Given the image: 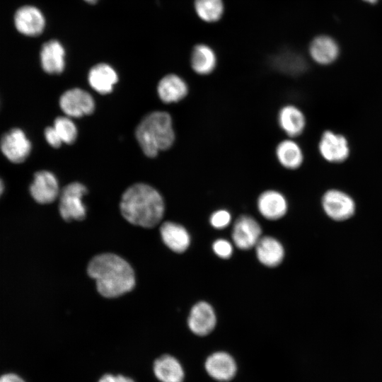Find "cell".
<instances>
[{"label":"cell","mask_w":382,"mask_h":382,"mask_svg":"<svg viewBox=\"0 0 382 382\" xmlns=\"http://www.w3.org/2000/svg\"><path fill=\"white\" fill-rule=\"evenodd\" d=\"M88 274L96 280L97 290L105 298H115L132 291L135 276L131 265L113 253L93 257L87 267Z\"/></svg>","instance_id":"obj_1"},{"label":"cell","mask_w":382,"mask_h":382,"mask_svg":"<svg viewBox=\"0 0 382 382\" xmlns=\"http://www.w3.org/2000/svg\"><path fill=\"white\" fill-rule=\"evenodd\" d=\"M120 208L123 217L130 224L152 228L162 219L165 204L155 188L145 183H136L124 192Z\"/></svg>","instance_id":"obj_2"},{"label":"cell","mask_w":382,"mask_h":382,"mask_svg":"<svg viewBox=\"0 0 382 382\" xmlns=\"http://www.w3.org/2000/svg\"><path fill=\"white\" fill-rule=\"evenodd\" d=\"M135 137L143 153L149 158L169 149L175 139L171 116L164 111L149 113L137 125Z\"/></svg>","instance_id":"obj_3"},{"label":"cell","mask_w":382,"mask_h":382,"mask_svg":"<svg viewBox=\"0 0 382 382\" xmlns=\"http://www.w3.org/2000/svg\"><path fill=\"white\" fill-rule=\"evenodd\" d=\"M87 193L85 185L73 182L66 185L59 193V212L66 221H81L86 216L83 197Z\"/></svg>","instance_id":"obj_4"},{"label":"cell","mask_w":382,"mask_h":382,"mask_svg":"<svg viewBox=\"0 0 382 382\" xmlns=\"http://www.w3.org/2000/svg\"><path fill=\"white\" fill-rule=\"evenodd\" d=\"M318 151L324 161L332 164L345 162L351 153L347 138L330 129H326L321 134L318 142Z\"/></svg>","instance_id":"obj_5"},{"label":"cell","mask_w":382,"mask_h":382,"mask_svg":"<svg viewBox=\"0 0 382 382\" xmlns=\"http://www.w3.org/2000/svg\"><path fill=\"white\" fill-rule=\"evenodd\" d=\"M321 205L326 215L337 221L349 219L356 210V204L352 197L337 188H330L323 193Z\"/></svg>","instance_id":"obj_6"},{"label":"cell","mask_w":382,"mask_h":382,"mask_svg":"<svg viewBox=\"0 0 382 382\" xmlns=\"http://www.w3.org/2000/svg\"><path fill=\"white\" fill-rule=\"evenodd\" d=\"M0 149L11 162L20 163L30 155L32 145L25 132L14 128L4 134L0 141Z\"/></svg>","instance_id":"obj_7"},{"label":"cell","mask_w":382,"mask_h":382,"mask_svg":"<svg viewBox=\"0 0 382 382\" xmlns=\"http://www.w3.org/2000/svg\"><path fill=\"white\" fill-rule=\"evenodd\" d=\"M62 110L69 117H81L93 113L95 102L85 90L74 88L65 91L59 98Z\"/></svg>","instance_id":"obj_8"},{"label":"cell","mask_w":382,"mask_h":382,"mask_svg":"<svg viewBox=\"0 0 382 382\" xmlns=\"http://www.w3.org/2000/svg\"><path fill=\"white\" fill-rule=\"evenodd\" d=\"M234 245L241 250L255 248L262 237V228L253 216L243 214L235 221L231 233Z\"/></svg>","instance_id":"obj_9"},{"label":"cell","mask_w":382,"mask_h":382,"mask_svg":"<svg viewBox=\"0 0 382 382\" xmlns=\"http://www.w3.org/2000/svg\"><path fill=\"white\" fill-rule=\"evenodd\" d=\"M277 122L286 137L291 139L301 136L307 125L306 117L303 110L291 103L280 107L277 115Z\"/></svg>","instance_id":"obj_10"},{"label":"cell","mask_w":382,"mask_h":382,"mask_svg":"<svg viewBox=\"0 0 382 382\" xmlns=\"http://www.w3.org/2000/svg\"><path fill=\"white\" fill-rule=\"evenodd\" d=\"M257 208L264 218L275 221L286 215L289 204L286 197L282 192L268 189L262 191L257 197Z\"/></svg>","instance_id":"obj_11"},{"label":"cell","mask_w":382,"mask_h":382,"mask_svg":"<svg viewBox=\"0 0 382 382\" xmlns=\"http://www.w3.org/2000/svg\"><path fill=\"white\" fill-rule=\"evenodd\" d=\"M30 192L39 204L52 203L60 193L57 178L47 170L36 172L30 186Z\"/></svg>","instance_id":"obj_12"},{"label":"cell","mask_w":382,"mask_h":382,"mask_svg":"<svg viewBox=\"0 0 382 382\" xmlns=\"http://www.w3.org/2000/svg\"><path fill=\"white\" fill-rule=\"evenodd\" d=\"M216 324V316L213 307L206 301H199L191 308L187 319L190 330L195 335L206 336Z\"/></svg>","instance_id":"obj_13"},{"label":"cell","mask_w":382,"mask_h":382,"mask_svg":"<svg viewBox=\"0 0 382 382\" xmlns=\"http://www.w3.org/2000/svg\"><path fill=\"white\" fill-rule=\"evenodd\" d=\"M204 368L207 374L219 382L232 380L237 371V365L233 357L226 352H216L206 359Z\"/></svg>","instance_id":"obj_14"},{"label":"cell","mask_w":382,"mask_h":382,"mask_svg":"<svg viewBox=\"0 0 382 382\" xmlns=\"http://www.w3.org/2000/svg\"><path fill=\"white\" fill-rule=\"evenodd\" d=\"M14 23L21 34L37 36L42 33L45 26V19L42 13L35 6H23L16 11Z\"/></svg>","instance_id":"obj_15"},{"label":"cell","mask_w":382,"mask_h":382,"mask_svg":"<svg viewBox=\"0 0 382 382\" xmlns=\"http://www.w3.org/2000/svg\"><path fill=\"white\" fill-rule=\"evenodd\" d=\"M274 155L278 163L289 170L299 169L305 160L304 152L301 145L296 139L289 137L282 139L277 144Z\"/></svg>","instance_id":"obj_16"},{"label":"cell","mask_w":382,"mask_h":382,"mask_svg":"<svg viewBox=\"0 0 382 382\" xmlns=\"http://www.w3.org/2000/svg\"><path fill=\"white\" fill-rule=\"evenodd\" d=\"M311 58L319 65L326 66L335 62L340 55L337 42L328 35H318L310 43Z\"/></svg>","instance_id":"obj_17"},{"label":"cell","mask_w":382,"mask_h":382,"mask_svg":"<svg viewBox=\"0 0 382 382\" xmlns=\"http://www.w3.org/2000/svg\"><path fill=\"white\" fill-rule=\"evenodd\" d=\"M157 93L161 100L165 103H178L187 96L189 87L182 77L175 74H169L158 82Z\"/></svg>","instance_id":"obj_18"},{"label":"cell","mask_w":382,"mask_h":382,"mask_svg":"<svg viewBox=\"0 0 382 382\" xmlns=\"http://www.w3.org/2000/svg\"><path fill=\"white\" fill-rule=\"evenodd\" d=\"M270 64L276 71L291 76L301 75L308 68L304 57L291 50H284L274 54L270 59Z\"/></svg>","instance_id":"obj_19"},{"label":"cell","mask_w":382,"mask_h":382,"mask_svg":"<svg viewBox=\"0 0 382 382\" xmlns=\"http://www.w3.org/2000/svg\"><path fill=\"white\" fill-rule=\"evenodd\" d=\"M40 58L42 68L47 74H59L64 69L65 50L56 40L43 44Z\"/></svg>","instance_id":"obj_20"},{"label":"cell","mask_w":382,"mask_h":382,"mask_svg":"<svg viewBox=\"0 0 382 382\" xmlns=\"http://www.w3.org/2000/svg\"><path fill=\"white\" fill-rule=\"evenodd\" d=\"M255 248L258 260L266 267H277L284 260V248L282 244L274 237L262 236Z\"/></svg>","instance_id":"obj_21"},{"label":"cell","mask_w":382,"mask_h":382,"mask_svg":"<svg viewBox=\"0 0 382 382\" xmlns=\"http://www.w3.org/2000/svg\"><path fill=\"white\" fill-rule=\"evenodd\" d=\"M160 233L165 245L177 253L185 252L190 245V236L186 228L172 221L164 222Z\"/></svg>","instance_id":"obj_22"},{"label":"cell","mask_w":382,"mask_h":382,"mask_svg":"<svg viewBox=\"0 0 382 382\" xmlns=\"http://www.w3.org/2000/svg\"><path fill=\"white\" fill-rule=\"evenodd\" d=\"M90 86L100 94L110 93L118 81L115 70L109 64L105 63L93 66L88 72V76Z\"/></svg>","instance_id":"obj_23"},{"label":"cell","mask_w":382,"mask_h":382,"mask_svg":"<svg viewBox=\"0 0 382 382\" xmlns=\"http://www.w3.org/2000/svg\"><path fill=\"white\" fill-rule=\"evenodd\" d=\"M190 65L194 72L207 76L214 72L217 66V57L214 50L205 44L196 45L192 51Z\"/></svg>","instance_id":"obj_24"},{"label":"cell","mask_w":382,"mask_h":382,"mask_svg":"<svg viewBox=\"0 0 382 382\" xmlns=\"http://www.w3.org/2000/svg\"><path fill=\"white\" fill-rule=\"evenodd\" d=\"M153 369L161 382H183V368L180 361L171 355L165 354L156 359Z\"/></svg>","instance_id":"obj_25"},{"label":"cell","mask_w":382,"mask_h":382,"mask_svg":"<svg viewBox=\"0 0 382 382\" xmlns=\"http://www.w3.org/2000/svg\"><path fill=\"white\" fill-rule=\"evenodd\" d=\"M194 6L199 18L207 23L218 21L224 11L222 0H195Z\"/></svg>","instance_id":"obj_26"},{"label":"cell","mask_w":382,"mask_h":382,"mask_svg":"<svg viewBox=\"0 0 382 382\" xmlns=\"http://www.w3.org/2000/svg\"><path fill=\"white\" fill-rule=\"evenodd\" d=\"M54 128L57 131L63 143L73 144L77 138V129L71 119L60 116L55 119Z\"/></svg>","instance_id":"obj_27"},{"label":"cell","mask_w":382,"mask_h":382,"mask_svg":"<svg viewBox=\"0 0 382 382\" xmlns=\"http://www.w3.org/2000/svg\"><path fill=\"white\" fill-rule=\"evenodd\" d=\"M231 221V214L225 209L214 211L209 217L211 226L216 229H223L227 227Z\"/></svg>","instance_id":"obj_28"},{"label":"cell","mask_w":382,"mask_h":382,"mask_svg":"<svg viewBox=\"0 0 382 382\" xmlns=\"http://www.w3.org/2000/svg\"><path fill=\"white\" fill-rule=\"evenodd\" d=\"M214 253L222 259H228L233 254L232 244L224 238L216 239L212 245Z\"/></svg>","instance_id":"obj_29"},{"label":"cell","mask_w":382,"mask_h":382,"mask_svg":"<svg viewBox=\"0 0 382 382\" xmlns=\"http://www.w3.org/2000/svg\"><path fill=\"white\" fill-rule=\"evenodd\" d=\"M47 142L53 148H59L63 143L54 127H47L44 132Z\"/></svg>","instance_id":"obj_30"},{"label":"cell","mask_w":382,"mask_h":382,"mask_svg":"<svg viewBox=\"0 0 382 382\" xmlns=\"http://www.w3.org/2000/svg\"><path fill=\"white\" fill-rule=\"evenodd\" d=\"M98 382H134L133 379L123 375H112L110 374L103 375Z\"/></svg>","instance_id":"obj_31"},{"label":"cell","mask_w":382,"mask_h":382,"mask_svg":"<svg viewBox=\"0 0 382 382\" xmlns=\"http://www.w3.org/2000/svg\"><path fill=\"white\" fill-rule=\"evenodd\" d=\"M0 382H25V381L16 374H6L0 377Z\"/></svg>","instance_id":"obj_32"},{"label":"cell","mask_w":382,"mask_h":382,"mask_svg":"<svg viewBox=\"0 0 382 382\" xmlns=\"http://www.w3.org/2000/svg\"><path fill=\"white\" fill-rule=\"evenodd\" d=\"M4 186L3 181L0 179V197L4 192Z\"/></svg>","instance_id":"obj_33"},{"label":"cell","mask_w":382,"mask_h":382,"mask_svg":"<svg viewBox=\"0 0 382 382\" xmlns=\"http://www.w3.org/2000/svg\"><path fill=\"white\" fill-rule=\"evenodd\" d=\"M363 1L369 4H375L377 2L378 0H363Z\"/></svg>","instance_id":"obj_34"},{"label":"cell","mask_w":382,"mask_h":382,"mask_svg":"<svg viewBox=\"0 0 382 382\" xmlns=\"http://www.w3.org/2000/svg\"><path fill=\"white\" fill-rule=\"evenodd\" d=\"M85 1L89 3V4H95L96 2H97L98 0H84Z\"/></svg>","instance_id":"obj_35"}]
</instances>
